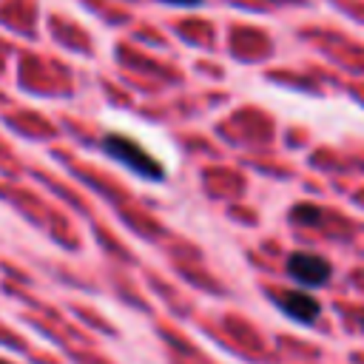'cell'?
Returning a JSON list of instances; mask_svg holds the SVG:
<instances>
[{
	"label": "cell",
	"mask_w": 364,
	"mask_h": 364,
	"mask_svg": "<svg viewBox=\"0 0 364 364\" xmlns=\"http://www.w3.org/2000/svg\"><path fill=\"white\" fill-rule=\"evenodd\" d=\"M102 148H105L117 162H122L128 171L139 173L142 179H162V176H165L162 162H159L151 151H145L136 139H131V136H125V134H105Z\"/></svg>",
	"instance_id": "1"
},
{
	"label": "cell",
	"mask_w": 364,
	"mask_h": 364,
	"mask_svg": "<svg viewBox=\"0 0 364 364\" xmlns=\"http://www.w3.org/2000/svg\"><path fill=\"white\" fill-rule=\"evenodd\" d=\"M284 267H287L290 279L299 282L301 287H324L333 276L330 262L316 253H290Z\"/></svg>",
	"instance_id": "2"
},
{
	"label": "cell",
	"mask_w": 364,
	"mask_h": 364,
	"mask_svg": "<svg viewBox=\"0 0 364 364\" xmlns=\"http://www.w3.org/2000/svg\"><path fill=\"white\" fill-rule=\"evenodd\" d=\"M276 304L282 313H287L293 321L299 324H313L321 313V304L316 296H310L307 290H282L276 296Z\"/></svg>",
	"instance_id": "3"
},
{
	"label": "cell",
	"mask_w": 364,
	"mask_h": 364,
	"mask_svg": "<svg viewBox=\"0 0 364 364\" xmlns=\"http://www.w3.org/2000/svg\"><path fill=\"white\" fill-rule=\"evenodd\" d=\"M293 219L301 222V225H318L324 219V213L316 205H296L293 208Z\"/></svg>",
	"instance_id": "4"
},
{
	"label": "cell",
	"mask_w": 364,
	"mask_h": 364,
	"mask_svg": "<svg viewBox=\"0 0 364 364\" xmlns=\"http://www.w3.org/2000/svg\"><path fill=\"white\" fill-rule=\"evenodd\" d=\"M162 3H168V6H199L202 0H162Z\"/></svg>",
	"instance_id": "5"
},
{
	"label": "cell",
	"mask_w": 364,
	"mask_h": 364,
	"mask_svg": "<svg viewBox=\"0 0 364 364\" xmlns=\"http://www.w3.org/2000/svg\"><path fill=\"white\" fill-rule=\"evenodd\" d=\"M361 330H364V313H361Z\"/></svg>",
	"instance_id": "6"
}]
</instances>
